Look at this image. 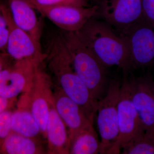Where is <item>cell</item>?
<instances>
[{
  "label": "cell",
  "instance_id": "1",
  "mask_svg": "<svg viewBox=\"0 0 154 154\" xmlns=\"http://www.w3.org/2000/svg\"><path fill=\"white\" fill-rule=\"evenodd\" d=\"M47 50L45 59L57 81V85L80 106L88 118L94 122L99 101L94 99L87 86L75 72L60 33L51 39Z\"/></svg>",
  "mask_w": 154,
  "mask_h": 154
},
{
  "label": "cell",
  "instance_id": "2",
  "mask_svg": "<svg viewBox=\"0 0 154 154\" xmlns=\"http://www.w3.org/2000/svg\"><path fill=\"white\" fill-rule=\"evenodd\" d=\"M75 32L106 67L116 66L123 73H129L132 70L126 38L105 21L91 18Z\"/></svg>",
  "mask_w": 154,
  "mask_h": 154
},
{
  "label": "cell",
  "instance_id": "3",
  "mask_svg": "<svg viewBox=\"0 0 154 154\" xmlns=\"http://www.w3.org/2000/svg\"><path fill=\"white\" fill-rule=\"evenodd\" d=\"M60 34L75 72L94 99L100 101L106 95L110 83L107 77V68L98 60L75 32L62 30Z\"/></svg>",
  "mask_w": 154,
  "mask_h": 154
},
{
  "label": "cell",
  "instance_id": "4",
  "mask_svg": "<svg viewBox=\"0 0 154 154\" xmlns=\"http://www.w3.org/2000/svg\"><path fill=\"white\" fill-rule=\"evenodd\" d=\"M127 75L123 73L119 99L118 137L107 154L120 153V150L132 138L145 132L131 97Z\"/></svg>",
  "mask_w": 154,
  "mask_h": 154
},
{
  "label": "cell",
  "instance_id": "5",
  "mask_svg": "<svg viewBox=\"0 0 154 154\" xmlns=\"http://www.w3.org/2000/svg\"><path fill=\"white\" fill-rule=\"evenodd\" d=\"M121 86L118 78L110 80L106 95L99 102L97 122L101 138L102 154H106L118 137L117 107Z\"/></svg>",
  "mask_w": 154,
  "mask_h": 154
},
{
  "label": "cell",
  "instance_id": "6",
  "mask_svg": "<svg viewBox=\"0 0 154 154\" xmlns=\"http://www.w3.org/2000/svg\"><path fill=\"white\" fill-rule=\"evenodd\" d=\"M118 33L127 41L132 70L154 65V25L140 20Z\"/></svg>",
  "mask_w": 154,
  "mask_h": 154
},
{
  "label": "cell",
  "instance_id": "7",
  "mask_svg": "<svg viewBox=\"0 0 154 154\" xmlns=\"http://www.w3.org/2000/svg\"><path fill=\"white\" fill-rule=\"evenodd\" d=\"M41 63L35 61H13L0 72V98L17 99L29 92Z\"/></svg>",
  "mask_w": 154,
  "mask_h": 154
},
{
  "label": "cell",
  "instance_id": "8",
  "mask_svg": "<svg viewBox=\"0 0 154 154\" xmlns=\"http://www.w3.org/2000/svg\"><path fill=\"white\" fill-rule=\"evenodd\" d=\"M131 97L145 132L154 133V81L150 74L128 77Z\"/></svg>",
  "mask_w": 154,
  "mask_h": 154
},
{
  "label": "cell",
  "instance_id": "9",
  "mask_svg": "<svg viewBox=\"0 0 154 154\" xmlns=\"http://www.w3.org/2000/svg\"><path fill=\"white\" fill-rule=\"evenodd\" d=\"M5 12L9 30L5 53L13 61L30 60L42 63L46 55L42 52L41 45L15 24L8 8L5 7Z\"/></svg>",
  "mask_w": 154,
  "mask_h": 154
},
{
  "label": "cell",
  "instance_id": "10",
  "mask_svg": "<svg viewBox=\"0 0 154 154\" xmlns=\"http://www.w3.org/2000/svg\"><path fill=\"white\" fill-rule=\"evenodd\" d=\"M99 14L119 32L141 19V0H103Z\"/></svg>",
  "mask_w": 154,
  "mask_h": 154
},
{
  "label": "cell",
  "instance_id": "11",
  "mask_svg": "<svg viewBox=\"0 0 154 154\" xmlns=\"http://www.w3.org/2000/svg\"><path fill=\"white\" fill-rule=\"evenodd\" d=\"M53 84L51 77L40 66L36 71L31 89L27 92L31 111L45 139L50 102L53 97Z\"/></svg>",
  "mask_w": 154,
  "mask_h": 154
},
{
  "label": "cell",
  "instance_id": "12",
  "mask_svg": "<svg viewBox=\"0 0 154 154\" xmlns=\"http://www.w3.org/2000/svg\"><path fill=\"white\" fill-rule=\"evenodd\" d=\"M99 6L88 7L60 5L37 9L63 31L76 32L99 14Z\"/></svg>",
  "mask_w": 154,
  "mask_h": 154
},
{
  "label": "cell",
  "instance_id": "13",
  "mask_svg": "<svg viewBox=\"0 0 154 154\" xmlns=\"http://www.w3.org/2000/svg\"><path fill=\"white\" fill-rule=\"evenodd\" d=\"M54 87L53 98L56 109L67 128L70 143L77 134L94 123L59 86L56 84Z\"/></svg>",
  "mask_w": 154,
  "mask_h": 154
},
{
  "label": "cell",
  "instance_id": "14",
  "mask_svg": "<svg viewBox=\"0 0 154 154\" xmlns=\"http://www.w3.org/2000/svg\"><path fill=\"white\" fill-rule=\"evenodd\" d=\"M46 139L47 154H69L70 143L67 129L56 109L53 97L50 102Z\"/></svg>",
  "mask_w": 154,
  "mask_h": 154
},
{
  "label": "cell",
  "instance_id": "15",
  "mask_svg": "<svg viewBox=\"0 0 154 154\" xmlns=\"http://www.w3.org/2000/svg\"><path fill=\"white\" fill-rule=\"evenodd\" d=\"M16 105V109L13 110L11 114L12 132L38 139V137L42 135L41 130L31 111L27 92L22 94Z\"/></svg>",
  "mask_w": 154,
  "mask_h": 154
},
{
  "label": "cell",
  "instance_id": "16",
  "mask_svg": "<svg viewBox=\"0 0 154 154\" xmlns=\"http://www.w3.org/2000/svg\"><path fill=\"white\" fill-rule=\"evenodd\" d=\"M9 12L15 24L40 44L41 26L34 8L28 0H8Z\"/></svg>",
  "mask_w": 154,
  "mask_h": 154
},
{
  "label": "cell",
  "instance_id": "17",
  "mask_svg": "<svg viewBox=\"0 0 154 154\" xmlns=\"http://www.w3.org/2000/svg\"><path fill=\"white\" fill-rule=\"evenodd\" d=\"M47 151L39 140L11 131L0 149V154H43Z\"/></svg>",
  "mask_w": 154,
  "mask_h": 154
},
{
  "label": "cell",
  "instance_id": "18",
  "mask_svg": "<svg viewBox=\"0 0 154 154\" xmlns=\"http://www.w3.org/2000/svg\"><path fill=\"white\" fill-rule=\"evenodd\" d=\"M102 146L93 124L81 131L70 141L69 154H102Z\"/></svg>",
  "mask_w": 154,
  "mask_h": 154
},
{
  "label": "cell",
  "instance_id": "19",
  "mask_svg": "<svg viewBox=\"0 0 154 154\" xmlns=\"http://www.w3.org/2000/svg\"><path fill=\"white\" fill-rule=\"evenodd\" d=\"M123 154H154V133L145 132L132 138L122 149Z\"/></svg>",
  "mask_w": 154,
  "mask_h": 154
},
{
  "label": "cell",
  "instance_id": "20",
  "mask_svg": "<svg viewBox=\"0 0 154 154\" xmlns=\"http://www.w3.org/2000/svg\"><path fill=\"white\" fill-rule=\"evenodd\" d=\"M35 10L60 5L89 7L87 0H28Z\"/></svg>",
  "mask_w": 154,
  "mask_h": 154
},
{
  "label": "cell",
  "instance_id": "21",
  "mask_svg": "<svg viewBox=\"0 0 154 154\" xmlns=\"http://www.w3.org/2000/svg\"><path fill=\"white\" fill-rule=\"evenodd\" d=\"M13 109L6 110L0 114V149L12 131L11 116Z\"/></svg>",
  "mask_w": 154,
  "mask_h": 154
},
{
  "label": "cell",
  "instance_id": "22",
  "mask_svg": "<svg viewBox=\"0 0 154 154\" xmlns=\"http://www.w3.org/2000/svg\"><path fill=\"white\" fill-rule=\"evenodd\" d=\"M8 33V26L5 12V6L0 5V52L5 51Z\"/></svg>",
  "mask_w": 154,
  "mask_h": 154
},
{
  "label": "cell",
  "instance_id": "23",
  "mask_svg": "<svg viewBox=\"0 0 154 154\" xmlns=\"http://www.w3.org/2000/svg\"><path fill=\"white\" fill-rule=\"evenodd\" d=\"M141 20L154 25V0H141Z\"/></svg>",
  "mask_w": 154,
  "mask_h": 154
},
{
  "label": "cell",
  "instance_id": "24",
  "mask_svg": "<svg viewBox=\"0 0 154 154\" xmlns=\"http://www.w3.org/2000/svg\"><path fill=\"white\" fill-rule=\"evenodd\" d=\"M17 99H6L0 98V114L6 110L12 109L16 105Z\"/></svg>",
  "mask_w": 154,
  "mask_h": 154
},
{
  "label": "cell",
  "instance_id": "25",
  "mask_svg": "<svg viewBox=\"0 0 154 154\" xmlns=\"http://www.w3.org/2000/svg\"><path fill=\"white\" fill-rule=\"evenodd\" d=\"M13 61L6 53L0 52V72Z\"/></svg>",
  "mask_w": 154,
  "mask_h": 154
}]
</instances>
